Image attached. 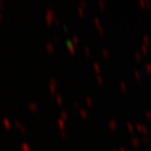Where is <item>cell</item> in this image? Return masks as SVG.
Segmentation results:
<instances>
[{"instance_id": "23", "label": "cell", "mask_w": 151, "mask_h": 151, "mask_svg": "<svg viewBox=\"0 0 151 151\" xmlns=\"http://www.w3.org/2000/svg\"><path fill=\"white\" fill-rule=\"evenodd\" d=\"M61 116H63L64 118H67V114L66 113V112H62V114H61Z\"/></svg>"}, {"instance_id": "8", "label": "cell", "mask_w": 151, "mask_h": 151, "mask_svg": "<svg viewBox=\"0 0 151 151\" xmlns=\"http://www.w3.org/2000/svg\"><path fill=\"white\" fill-rule=\"evenodd\" d=\"M15 124H16V126H18V127H19V128L21 129V130H22V131H23V132H25V127H24L23 126H21V124H20V123H19L18 121H16V122H15Z\"/></svg>"}, {"instance_id": "7", "label": "cell", "mask_w": 151, "mask_h": 151, "mask_svg": "<svg viewBox=\"0 0 151 151\" xmlns=\"http://www.w3.org/2000/svg\"><path fill=\"white\" fill-rule=\"evenodd\" d=\"M22 149L24 151H31V149H30V148H29V146L27 144H25V143L22 144Z\"/></svg>"}, {"instance_id": "5", "label": "cell", "mask_w": 151, "mask_h": 151, "mask_svg": "<svg viewBox=\"0 0 151 151\" xmlns=\"http://www.w3.org/2000/svg\"><path fill=\"white\" fill-rule=\"evenodd\" d=\"M4 125H5V127H7V128H10L11 127V124H10V121L8 119H7V118H5L4 119Z\"/></svg>"}, {"instance_id": "25", "label": "cell", "mask_w": 151, "mask_h": 151, "mask_svg": "<svg viewBox=\"0 0 151 151\" xmlns=\"http://www.w3.org/2000/svg\"><path fill=\"white\" fill-rule=\"evenodd\" d=\"M97 79H98V82H99V83H102V82H103L102 77H101L100 76H97Z\"/></svg>"}, {"instance_id": "34", "label": "cell", "mask_w": 151, "mask_h": 151, "mask_svg": "<svg viewBox=\"0 0 151 151\" xmlns=\"http://www.w3.org/2000/svg\"><path fill=\"white\" fill-rule=\"evenodd\" d=\"M0 19H2V16H1V14H0Z\"/></svg>"}, {"instance_id": "9", "label": "cell", "mask_w": 151, "mask_h": 151, "mask_svg": "<svg viewBox=\"0 0 151 151\" xmlns=\"http://www.w3.org/2000/svg\"><path fill=\"white\" fill-rule=\"evenodd\" d=\"M95 22H96V24H97V27L99 28V30H100L101 32H103L102 27H100V25H99V20H98V18H95Z\"/></svg>"}, {"instance_id": "22", "label": "cell", "mask_w": 151, "mask_h": 151, "mask_svg": "<svg viewBox=\"0 0 151 151\" xmlns=\"http://www.w3.org/2000/svg\"><path fill=\"white\" fill-rule=\"evenodd\" d=\"M127 127L129 128V130H133V126L131 125V123H127Z\"/></svg>"}, {"instance_id": "6", "label": "cell", "mask_w": 151, "mask_h": 151, "mask_svg": "<svg viewBox=\"0 0 151 151\" xmlns=\"http://www.w3.org/2000/svg\"><path fill=\"white\" fill-rule=\"evenodd\" d=\"M28 107H29V109L31 110H33V111L37 110V106L36 104H34V103H30V104L28 105Z\"/></svg>"}, {"instance_id": "19", "label": "cell", "mask_w": 151, "mask_h": 151, "mask_svg": "<svg viewBox=\"0 0 151 151\" xmlns=\"http://www.w3.org/2000/svg\"><path fill=\"white\" fill-rule=\"evenodd\" d=\"M146 68L148 70L151 71V65H150V64H146Z\"/></svg>"}, {"instance_id": "10", "label": "cell", "mask_w": 151, "mask_h": 151, "mask_svg": "<svg viewBox=\"0 0 151 151\" xmlns=\"http://www.w3.org/2000/svg\"><path fill=\"white\" fill-rule=\"evenodd\" d=\"M67 46H69V48H70V50H71V52H72V53H74V51H75V47L71 45V43H70V42H67Z\"/></svg>"}, {"instance_id": "3", "label": "cell", "mask_w": 151, "mask_h": 151, "mask_svg": "<svg viewBox=\"0 0 151 151\" xmlns=\"http://www.w3.org/2000/svg\"><path fill=\"white\" fill-rule=\"evenodd\" d=\"M137 127L139 128V130L143 131V132H148V128H146V127H144V126H142V125H140V124H137Z\"/></svg>"}, {"instance_id": "26", "label": "cell", "mask_w": 151, "mask_h": 151, "mask_svg": "<svg viewBox=\"0 0 151 151\" xmlns=\"http://www.w3.org/2000/svg\"><path fill=\"white\" fill-rule=\"evenodd\" d=\"M73 41H75L76 43L78 42V38H77V37H73Z\"/></svg>"}, {"instance_id": "14", "label": "cell", "mask_w": 151, "mask_h": 151, "mask_svg": "<svg viewBox=\"0 0 151 151\" xmlns=\"http://www.w3.org/2000/svg\"><path fill=\"white\" fill-rule=\"evenodd\" d=\"M102 54L104 55L106 58L109 57V52H107V49H103V50H102Z\"/></svg>"}, {"instance_id": "35", "label": "cell", "mask_w": 151, "mask_h": 151, "mask_svg": "<svg viewBox=\"0 0 151 151\" xmlns=\"http://www.w3.org/2000/svg\"><path fill=\"white\" fill-rule=\"evenodd\" d=\"M112 151H118V150H116V149H113V150H112Z\"/></svg>"}, {"instance_id": "20", "label": "cell", "mask_w": 151, "mask_h": 151, "mask_svg": "<svg viewBox=\"0 0 151 151\" xmlns=\"http://www.w3.org/2000/svg\"><path fill=\"white\" fill-rule=\"evenodd\" d=\"M132 142H133V143L135 144V145H137V144H139V140H137V139H132Z\"/></svg>"}, {"instance_id": "30", "label": "cell", "mask_w": 151, "mask_h": 151, "mask_svg": "<svg viewBox=\"0 0 151 151\" xmlns=\"http://www.w3.org/2000/svg\"><path fill=\"white\" fill-rule=\"evenodd\" d=\"M136 57H137V58H140V57H141L140 53H139V52H137V53H136Z\"/></svg>"}, {"instance_id": "17", "label": "cell", "mask_w": 151, "mask_h": 151, "mask_svg": "<svg viewBox=\"0 0 151 151\" xmlns=\"http://www.w3.org/2000/svg\"><path fill=\"white\" fill-rule=\"evenodd\" d=\"M120 86H121L122 89H125V88H126V83H124L123 81H122V82H120Z\"/></svg>"}, {"instance_id": "31", "label": "cell", "mask_w": 151, "mask_h": 151, "mask_svg": "<svg viewBox=\"0 0 151 151\" xmlns=\"http://www.w3.org/2000/svg\"><path fill=\"white\" fill-rule=\"evenodd\" d=\"M144 39H145V41L148 42V36H145V37H144Z\"/></svg>"}, {"instance_id": "18", "label": "cell", "mask_w": 151, "mask_h": 151, "mask_svg": "<svg viewBox=\"0 0 151 151\" xmlns=\"http://www.w3.org/2000/svg\"><path fill=\"white\" fill-rule=\"evenodd\" d=\"M57 99H58V103H59V104H61V102H62V99H61V97H60L59 95H58Z\"/></svg>"}, {"instance_id": "1", "label": "cell", "mask_w": 151, "mask_h": 151, "mask_svg": "<svg viewBox=\"0 0 151 151\" xmlns=\"http://www.w3.org/2000/svg\"><path fill=\"white\" fill-rule=\"evenodd\" d=\"M53 16H54V12L51 10V9L47 10V12H46V18L47 24H50L51 23V21H52V19H53Z\"/></svg>"}, {"instance_id": "2", "label": "cell", "mask_w": 151, "mask_h": 151, "mask_svg": "<svg viewBox=\"0 0 151 151\" xmlns=\"http://www.w3.org/2000/svg\"><path fill=\"white\" fill-rule=\"evenodd\" d=\"M55 89H56V81H55V79H52V80H51V82H50V90H51V92L54 93Z\"/></svg>"}, {"instance_id": "16", "label": "cell", "mask_w": 151, "mask_h": 151, "mask_svg": "<svg viewBox=\"0 0 151 151\" xmlns=\"http://www.w3.org/2000/svg\"><path fill=\"white\" fill-rule=\"evenodd\" d=\"M58 124H59V126H60V127H61V128L64 127V123H63V121H62V119H59V120H58Z\"/></svg>"}, {"instance_id": "21", "label": "cell", "mask_w": 151, "mask_h": 151, "mask_svg": "<svg viewBox=\"0 0 151 151\" xmlns=\"http://www.w3.org/2000/svg\"><path fill=\"white\" fill-rule=\"evenodd\" d=\"M146 116H148V118H151V112L146 111Z\"/></svg>"}, {"instance_id": "32", "label": "cell", "mask_w": 151, "mask_h": 151, "mask_svg": "<svg viewBox=\"0 0 151 151\" xmlns=\"http://www.w3.org/2000/svg\"><path fill=\"white\" fill-rule=\"evenodd\" d=\"M120 151H127V149L124 148H120Z\"/></svg>"}, {"instance_id": "29", "label": "cell", "mask_w": 151, "mask_h": 151, "mask_svg": "<svg viewBox=\"0 0 151 151\" xmlns=\"http://www.w3.org/2000/svg\"><path fill=\"white\" fill-rule=\"evenodd\" d=\"M142 49H143V51H144V52H146V46L145 45H143V46H142Z\"/></svg>"}, {"instance_id": "12", "label": "cell", "mask_w": 151, "mask_h": 151, "mask_svg": "<svg viewBox=\"0 0 151 151\" xmlns=\"http://www.w3.org/2000/svg\"><path fill=\"white\" fill-rule=\"evenodd\" d=\"M86 100H87V103H88V105H89V106H92V99L90 98L89 97H87L86 98Z\"/></svg>"}, {"instance_id": "24", "label": "cell", "mask_w": 151, "mask_h": 151, "mask_svg": "<svg viewBox=\"0 0 151 151\" xmlns=\"http://www.w3.org/2000/svg\"><path fill=\"white\" fill-rule=\"evenodd\" d=\"M85 50H86V53H87V54H89V47L85 46Z\"/></svg>"}, {"instance_id": "11", "label": "cell", "mask_w": 151, "mask_h": 151, "mask_svg": "<svg viewBox=\"0 0 151 151\" xmlns=\"http://www.w3.org/2000/svg\"><path fill=\"white\" fill-rule=\"evenodd\" d=\"M46 48L48 49V50L50 51V52H51V50H53V48H54V47H53V45L51 44V43H48V44H47V46H46Z\"/></svg>"}, {"instance_id": "33", "label": "cell", "mask_w": 151, "mask_h": 151, "mask_svg": "<svg viewBox=\"0 0 151 151\" xmlns=\"http://www.w3.org/2000/svg\"><path fill=\"white\" fill-rule=\"evenodd\" d=\"M62 137H66V134H65L64 132L62 133Z\"/></svg>"}, {"instance_id": "28", "label": "cell", "mask_w": 151, "mask_h": 151, "mask_svg": "<svg viewBox=\"0 0 151 151\" xmlns=\"http://www.w3.org/2000/svg\"><path fill=\"white\" fill-rule=\"evenodd\" d=\"M99 5H100L101 7H103V8H104V7H105V3H104V2H102V1H100V3H99Z\"/></svg>"}, {"instance_id": "4", "label": "cell", "mask_w": 151, "mask_h": 151, "mask_svg": "<svg viewBox=\"0 0 151 151\" xmlns=\"http://www.w3.org/2000/svg\"><path fill=\"white\" fill-rule=\"evenodd\" d=\"M116 126H118V125H116V122L115 121V120H112V121L109 122V127L111 129H113V130L116 127Z\"/></svg>"}, {"instance_id": "27", "label": "cell", "mask_w": 151, "mask_h": 151, "mask_svg": "<svg viewBox=\"0 0 151 151\" xmlns=\"http://www.w3.org/2000/svg\"><path fill=\"white\" fill-rule=\"evenodd\" d=\"M135 75L137 76V77H139L140 76V75H139V71H135Z\"/></svg>"}, {"instance_id": "15", "label": "cell", "mask_w": 151, "mask_h": 151, "mask_svg": "<svg viewBox=\"0 0 151 151\" xmlns=\"http://www.w3.org/2000/svg\"><path fill=\"white\" fill-rule=\"evenodd\" d=\"M94 67H95V69H96L97 73H99V67H98V64L95 63V64H94Z\"/></svg>"}, {"instance_id": "13", "label": "cell", "mask_w": 151, "mask_h": 151, "mask_svg": "<svg viewBox=\"0 0 151 151\" xmlns=\"http://www.w3.org/2000/svg\"><path fill=\"white\" fill-rule=\"evenodd\" d=\"M80 114L82 115L83 118H87V113H86V111L83 109H80Z\"/></svg>"}]
</instances>
